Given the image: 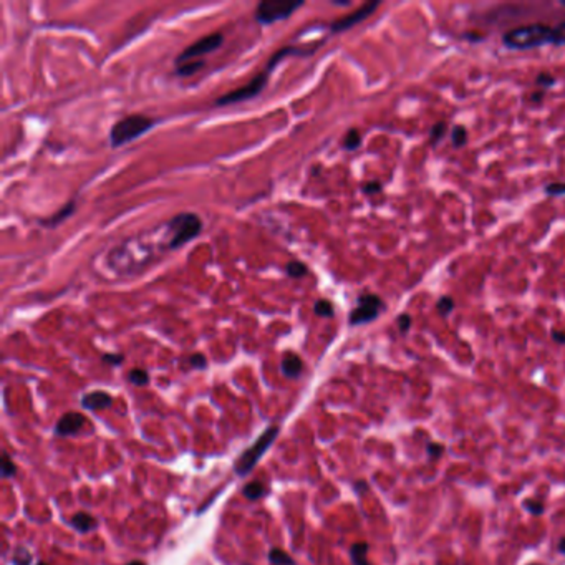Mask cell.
Returning a JSON list of instances; mask_svg holds the SVG:
<instances>
[{
    "label": "cell",
    "instance_id": "1",
    "mask_svg": "<svg viewBox=\"0 0 565 565\" xmlns=\"http://www.w3.org/2000/svg\"><path fill=\"white\" fill-rule=\"evenodd\" d=\"M289 55L304 56V55H310V53H307L305 50L297 48V47H284L280 50H277L275 53L270 56L269 63H267L264 72H260L259 75H255L247 85H244L242 88L232 90V91H229V93H226L224 96L218 98L216 100V106H229V105H234V103H241V101H247V100L255 98V96L264 90V87L267 85V80H269V75L273 72V68L277 66L278 61L284 60L285 56H289Z\"/></svg>",
    "mask_w": 565,
    "mask_h": 565
},
{
    "label": "cell",
    "instance_id": "2",
    "mask_svg": "<svg viewBox=\"0 0 565 565\" xmlns=\"http://www.w3.org/2000/svg\"><path fill=\"white\" fill-rule=\"evenodd\" d=\"M506 47L512 50H529L552 42V28L544 24H530L512 28L502 37Z\"/></svg>",
    "mask_w": 565,
    "mask_h": 565
},
{
    "label": "cell",
    "instance_id": "3",
    "mask_svg": "<svg viewBox=\"0 0 565 565\" xmlns=\"http://www.w3.org/2000/svg\"><path fill=\"white\" fill-rule=\"evenodd\" d=\"M156 126V119L143 116V115H129L119 119L110 131V143L113 148H121L126 143L139 138L148 133L151 128Z\"/></svg>",
    "mask_w": 565,
    "mask_h": 565
},
{
    "label": "cell",
    "instance_id": "4",
    "mask_svg": "<svg viewBox=\"0 0 565 565\" xmlns=\"http://www.w3.org/2000/svg\"><path fill=\"white\" fill-rule=\"evenodd\" d=\"M168 229L173 232L169 249H179L181 245L191 242L202 231V221L192 213H181L169 221Z\"/></svg>",
    "mask_w": 565,
    "mask_h": 565
},
{
    "label": "cell",
    "instance_id": "5",
    "mask_svg": "<svg viewBox=\"0 0 565 565\" xmlns=\"http://www.w3.org/2000/svg\"><path fill=\"white\" fill-rule=\"evenodd\" d=\"M300 7H304V0H264L255 9V20L260 25H272L278 20L289 19Z\"/></svg>",
    "mask_w": 565,
    "mask_h": 565
},
{
    "label": "cell",
    "instance_id": "6",
    "mask_svg": "<svg viewBox=\"0 0 565 565\" xmlns=\"http://www.w3.org/2000/svg\"><path fill=\"white\" fill-rule=\"evenodd\" d=\"M278 435V428L277 426H272L269 428L267 431H264L262 435L259 436V439L250 446L249 449H245L244 453L241 454V458L236 461V472L241 476H245L249 474V471L252 469V467L259 462L260 456L265 453V449L270 446L273 439L277 438Z\"/></svg>",
    "mask_w": 565,
    "mask_h": 565
},
{
    "label": "cell",
    "instance_id": "7",
    "mask_svg": "<svg viewBox=\"0 0 565 565\" xmlns=\"http://www.w3.org/2000/svg\"><path fill=\"white\" fill-rule=\"evenodd\" d=\"M383 310V302L378 295L373 294H363L358 297V304L350 313V323L351 325H363L375 320Z\"/></svg>",
    "mask_w": 565,
    "mask_h": 565
},
{
    "label": "cell",
    "instance_id": "8",
    "mask_svg": "<svg viewBox=\"0 0 565 565\" xmlns=\"http://www.w3.org/2000/svg\"><path fill=\"white\" fill-rule=\"evenodd\" d=\"M222 43H224V35H222L221 32L210 33V35L199 38L192 45H189V47L181 51L179 56L176 58V65L187 63V61L192 58H199V56H202V55H207L210 51L218 50Z\"/></svg>",
    "mask_w": 565,
    "mask_h": 565
},
{
    "label": "cell",
    "instance_id": "9",
    "mask_svg": "<svg viewBox=\"0 0 565 565\" xmlns=\"http://www.w3.org/2000/svg\"><path fill=\"white\" fill-rule=\"evenodd\" d=\"M380 2H370V4H365L363 7H360L357 12H353L350 15L343 17V19H338L335 20L330 28H332V32H343V30H348V28H351L353 25L360 24V22H363L365 19H368L370 15L375 12V9H378Z\"/></svg>",
    "mask_w": 565,
    "mask_h": 565
},
{
    "label": "cell",
    "instance_id": "10",
    "mask_svg": "<svg viewBox=\"0 0 565 565\" xmlns=\"http://www.w3.org/2000/svg\"><path fill=\"white\" fill-rule=\"evenodd\" d=\"M83 425H85V416L72 411V413H66L61 416L60 421L55 426V431H56V435H60V436H70V435H75L80 428H83Z\"/></svg>",
    "mask_w": 565,
    "mask_h": 565
},
{
    "label": "cell",
    "instance_id": "11",
    "mask_svg": "<svg viewBox=\"0 0 565 565\" xmlns=\"http://www.w3.org/2000/svg\"><path fill=\"white\" fill-rule=\"evenodd\" d=\"M113 403V398L105 391H91L82 398V404L88 409H103Z\"/></svg>",
    "mask_w": 565,
    "mask_h": 565
},
{
    "label": "cell",
    "instance_id": "12",
    "mask_svg": "<svg viewBox=\"0 0 565 565\" xmlns=\"http://www.w3.org/2000/svg\"><path fill=\"white\" fill-rule=\"evenodd\" d=\"M302 368H304V363H302V360L297 357V355L289 353V355L284 357V360H282V373L285 376H289V378H297V376L302 373Z\"/></svg>",
    "mask_w": 565,
    "mask_h": 565
},
{
    "label": "cell",
    "instance_id": "13",
    "mask_svg": "<svg viewBox=\"0 0 565 565\" xmlns=\"http://www.w3.org/2000/svg\"><path fill=\"white\" fill-rule=\"evenodd\" d=\"M73 210H75V202L70 201L68 204H65L63 207L58 210V213H55L53 216H51V218L40 221V224L45 226V227H56V226L60 224V222H63L66 218H70V216L73 214Z\"/></svg>",
    "mask_w": 565,
    "mask_h": 565
},
{
    "label": "cell",
    "instance_id": "14",
    "mask_svg": "<svg viewBox=\"0 0 565 565\" xmlns=\"http://www.w3.org/2000/svg\"><path fill=\"white\" fill-rule=\"evenodd\" d=\"M72 526L75 527L78 532H90V530L95 527V521L87 512H78L72 517Z\"/></svg>",
    "mask_w": 565,
    "mask_h": 565
},
{
    "label": "cell",
    "instance_id": "15",
    "mask_svg": "<svg viewBox=\"0 0 565 565\" xmlns=\"http://www.w3.org/2000/svg\"><path fill=\"white\" fill-rule=\"evenodd\" d=\"M367 552H368V545L360 542L351 547V558L355 565H370L367 560Z\"/></svg>",
    "mask_w": 565,
    "mask_h": 565
},
{
    "label": "cell",
    "instance_id": "16",
    "mask_svg": "<svg viewBox=\"0 0 565 565\" xmlns=\"http://www.w3.org/2000/svg\"><path fill=\"white\" fill-rule=\"evenodd\" d=\"M204 66V61L202 60H196V61H187V63H182V65H178L176 68V73H178L179 77H191L194 75L196 72H199L201 68Z\"/></svg>",
    "mask_w": 565,
    "mask_h": 565
},
{
    "label": "cell",
    "instance_id": "17",
    "mask_svg": "<svg viewBox=\"0 0 565 565\" xmlns=\"http://www.w3.org/2000/svg\"><path fill=\"white\" fill-rule=\"evenodd\" d=\"M269 558L273 565H295L294 558L280 549H272L269 553Z\"/></svg>",
    "mask_w": 565,
    "mask_h": 565
},
{
    "label": "cell",
    "instance_id": "18",
    "mask_svg": "<svg viewBox=\"0 0 565 565\" xmlns=\"http://www.w3.org/2000/svg\"><path fill=\"white\" fill-rule=\"evenodd\" d=\"M285 272H287L289 277L292 278H299V277H304L307 273V265L302 264L299 260H294V262H289L287 267H285Z\"/></svg>",
    "mask_w": 565,
    "mask_h": 565
},
{
    "label": "cell",
    "instance_id": "19",
    "mask_svg": "<svg viewBox=\"0 0 565 565\" xmlns=\"http://www.w3.org/2000/svg\"><path fill=\"white\" fill-rule=\"evenodd\" d=\"M360 145H362V136H360L357 129H350L343 139V148L348 151H353V150H357Z\"/></svg>",
    "mask_w": 565,
    "mask_h": 565
},
{
    "label": "cell",
    "instance_id": "20",
    "mask_svg": "<svg viewBox=\"0 0 565 565\" xmlns=\"http://www.w3.org/2000/svg\"><path fill=\"white\" fill-rule=\"evenodd\" d=\"M451 141H453V146L456 148H461L464 146L467 143V131L464 126H454L453 128V133H451Z\"/></svg>",
    "mask_w": 565,
    "mask_h": 565
},
{
    "label": "cell",
    "instance_id": "21",
    "mask_svg": "<svg viewBox=\"0 0 565 565\" xmlns=\"http://www.w3.org/2000/svg\"><path fill=\"white\" fill-rule=\"evenodd\" d=\"M264 490H265L264 486H262L260 482H257V481H255V482H249L247 486L244 487L242 492H244V496H245V498H247V499H259L260 496L264 494Z\"/></svg>",
    "mask_w": 565,
    "mask_h": 565
},
{
    "label": "cell",
    "instance_id": "22",
    "mask_svg": "<svg viewBox=\"0 0 565 565\" xmlns=\"http://www.w3.org/2000/svg\"><path fill=\"white\" fill-rule=\"evenodd\" d=\"M129 381L133 385H136V386H145V385L150 383V375H148L145 370H139V368L131 370V372H129Z\"/></svg>",
    "mask_w": 565,
    "mask_h": 565
},
{
    "label": "cell",
    "instance_id": "23",
    "mask_svg": "<svg viewBox=\"0 0 565 565\" xmlns=\"http://www.w3.org/2000/svg\"><path fill=\"white\" fill-rule=\"evenodd\" d=\"M313 312L317 313L318 317H333V305L330 304L328 300H318L315 307H313Z\"/></svg>",
    "mask_w": 565,
    "mask_h": 565
},
{
    "label": "cell",
    "instance_id": "24",
    "mask_svg": "<svg viewBox=\"0 0 565 565\" xmlns=\"http://www.w3.org/2000/svg\"><path fill=\"white\" fill-rule=\"evenodd\" d=\"M12 563L14 565H30L32 563V553L28 552L24 547H20V549L15 550V555L12 558Z\"/></svg>",
    "mask_w": 565,
    "mask_h": 565
},
{
    "label": "cell",
    "instance_id": "25",
    "mask_svg": "<svg viewBox=\"0 0 565 565\" xmlns=\"http://www.w3.org/2000/svg\"><path fill=\"white\" fill-rule=\"evenodd\" d=\"M438 312L441 313L443 317H446V315H449L451 312H453V308H454V300L451 299V297H441V299L438 300Z\"/></svg>",
    "mask_w": 565,
    "mask_h": 565
},
{
    "label": "cell",
    "instance_id": "26",
    "mask_svg": "<svg viewBox=\"0 0 565 565\" xmlns=\"http://www.w3.org/2000/svg\"><path fill=\"white\" fill-rule=\"evenodd\" d=\"M444 133H446V123H444V121L436 123L435 126L431 128V145L433 146L438 145L439 139H441L443 136H444Z\"/></svg>",
    "mask_w": 565,
    "mask_h": 565
},
{
    "label": "cell",
    "instance_id": "27",
    "mask_svg": "<svg viewBox=\"0 0 565 565\" xmlns=\"http://www.w3.org/2000/svg\"><path fill=\"white\" fill-rule=\"evenodd\" d=\"M552 43L565 45V22L558 24L555 28H552Z\"/></svg>",
    "mask_w": 565,
    "mask_h": 565
},
{
    "label": "cell",
    "instance_id": "28",
    "mask_svg": "<svg viewBox=\"0 0 565 565\" xmlns=\"http://www.w3.org/2000/svg\"><path fill=\"white\" fill-rule=\"evenodd\" d=\"M2 474L4 477H10L15 474V464H14V461H10L7 453H4V458H2Z\"/></svg>",
    "mask_w": 565,
    "mask_h": 565
},
{
    "label": "cell",
    "instance_id": "29",
    "mask_svg": "<svg viewBox=\"0 0 565 565\" xmlns=\"http://www.w3.org/2000/svg\"><path fill=\"white\" fill-rule=\"evenodd\" d=\"M545 192L550 196H563L565 194V182H553L545 187Z\"/></svg>",
    "mask_w": 565,
    "mask_h": 565
},
{
    "label": "cell",
    "instance_id": "30",
    "mask_svg": "<svg viewBox=\"0 0 565 565\" xmlns=\"http://www.w3.org/2000/svg\"><path fill=\"white\" fill-rule=\"evenodd\" d=\"M535 82H537V85H540V87L549 88L555 83V78H553L552 75H549V73H539L537 78H535Z\"/></svg>",
    "mask_w": 565,
    "mask_h": 565
},
{
    "label": "cell",
    "instance_id": "31",
    "mask_svg": "<svg viewBox=\"0 0 565 565\" xmlns=\"http://www.w3.org/2000/svg\"><path fill=\"white\" fill-rule=\"evenodd\" d=\"M398 327H399V332H408L409 330V327H411V318H409V315H406V313H404V315H399L398 317Z\"/></svg>",
    "mask_w": 565,
    "mask_h": 565
},
{
    "label": "cell",
    "instance_id": "32",
    "mask_svg": "<svg viewBox=\"0 0 565 565\" xmlns=\"http://www.w3.org/2000/svg\"><path fill=\"white\" fill-rule=\"evenodd\" d=\"M189 362H191V365L194 368H205V357L204 355H201V353H196V355H192L191 358H189Z\"/></svg>",
    "mask_w": 565,
    "mask_h": 565
},
{
    "label": "cell",
    "instance_id": "33",
    "mask_svg": "<svg viewBox=\"0 0 565 565\" xmlns=\"http://www.w3.org/2000/svg\"><path fill=\"white\" fill-rule=\"evenodd\" d=\"M363 191L367 194H375V192H380L381 191V184L378 181H372V182H367V184L363 186Z\"/></svg>",
    "mask_w": 565,
    "mask_h": 565
},
{
    "label": "cell",
    "instance_id": "34",
    "mask_svg": "<svg viewBox=\"0 0 565 565\" xmlns=\"http://www.w3.org/2000/svg\"><path fill=\"white\" fill-rule=\"evenodd\" d=\"M106 363H111V365H119L123 362V357L121 355H105L103 357Z\"/></svg>",
    "mask_w": 565,
    "mask_h": 565
},
{
    "label": "cell",
    "instance_id": "35",
    "mask_svg": "<svg viewBox=\"0 0 565 565\" xmlns=\"http://www.w3.org/2000/svg\"><path fill=\"white\" fill-rule=\"evenodd\" d=\"M526 506H527V507H532V511H530V512H534V514H540V512H542V506H540V504H534V506H532V504H530V502H527Z\"/></svg>",
    "mask_w": 565,
    "mask_h": 565
},
{
    "label": "cell",
    "instance_id": "36",
    "mask_svg": "<svg viewBox=\"0 0 565 565\" xmlns=\"http://www.w3.org/2000/svg\"><path fill=\"white\" fill-rule=\"evenodd\" d=\"M553 338H555L558 343H565V335L563 333H558V332H553Z\"/></svg>",
    "mask_w": 565,
    "mask_h": 565
},
{
    "label": "cell",
    "instance_id": "37",
    "mask_svg": "<svg viewBox=\"0 0 565 565\" xmlns=\"http://www.w3.org/2000/svg\"><path fill=\"white\" fill-rule=\"evenodd\" d=\"M532 100H534V101H535V100L540 101V100H542V91H537V95H532Z\"/></svg>",
    "mask_w": 565,
    "mask_h": 565
},
{
    "label": "cell",
    "instance_id": "38",
    "mask_svg": "<svg viewBox=\"0 0 565 565\" xmlns=\"http://www.w3.org/2000/svg\"><path fill=\"white\" fill-rule=\"evenodd\" d=\"M128 565H145L143 562H139V560H134V562H129Z\"/></svg>",
    "mask_w": 565,
    "mask_h": 565
},
{
    "label": "cell",
    "instance_id": "39",
    "mask_svg": "<svg viewBox=\"0 0 565 565\" xmlns=\"http://www.w3.org/2000/svg\"><path fill=\"white\" fill-rule=\"evenodd\" d=\"M37 565H47V563H45V562H40V563H37Z\"/></svg>",
    "mask_w": 565,
    "mask_h": 565
},
{
    "label": "cell",
    "instance_id": "40",
    "mask_svg": "<svg viewBox=\"0 0 565 565\" xmlns=\"http://www.w3.org/2000/svg\"><path fill=\"white\" fill-rule=\"evenodd\" d=\"M562 5H565V0H562Z\"/></svg>",
    "mask_w": 565,
    "mask_h": 565
}]
</instances>
